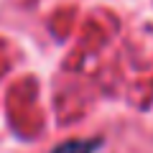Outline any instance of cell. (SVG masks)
<instances>
[{"instance_id": "6da1fadb", "label": "cell", "mask_w": 153, "mask_h": 153, "mask_svg": "<svg viewBox=\"0 0 153 153\" xmlns=\"http://www.w3.org/2000/svg\"><path fill=\"white\" fill-rule=\"evenodd\" d=\"M100 148V140H69L59 146L54 153H94Z\"/></svg>"}]
</instances>
